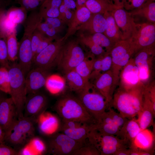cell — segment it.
Masks as SVG:
<instances>
[{
	"label": "cell",
	"mask_w": 155,
	"mask_h": 155,
	"mask_svg": "<svg viewBox=\"0 0 155 155\" xmlns=\"http://www.w3.org/2000/svg\"><path fill=\"white\" fill-rule=\"evenodd\" d=\"M144 87L126 90L119 86L114 93L110 107L114 108L128 119L135 117L143 106Z\"/></svg>",
	"instance_id": "6da1fadb"
},
{
	"label": "cell",
	"mask_w": 155,
	"mask_h": 155,
	"mask_svg": "<svg viewBox=\"0 0 155 155\" xmlns=\"http://www.w3.org/2000/svg\"><path fill=\"white\" fill-rule=\"evenodd\" d=\"M54 109L61 120L73 121L90 124L96 123L78 98L72 96L67 95L62 97L57 102Z\"/></svg>",
	"instance_id": "7a4b0ae2"
},
{
	"label": "cell",
	"mask_w": 155,
	"mask_h": 155,
	"mask_svg": "<svg viewBox=\"0 0 155 155\" xmlns=\"http://www.w3.org/2000/svg\"><path fill=\"white\" fill-rule=\"evenodd\" d=\"M10 78L9 94L16 107L17 117L23 116V110L27 96L26 75L18 63H14L7 68Z\"/></svg>",
	"instance_id": "3957f363"
},
{
	"label": "cell",
	"mask_w": 155,
	"mask_h": 155,
	"mask_svg": "<svg viewBox=\"0 0 155 155\" xmlns=\"http://www.w3.org/2000/svg\"><path fill=\"white\" fill-rule=\"evenodd\" d=\"M77 93V97L96 122L110 108L104 97L90 82L84 89Z\"/></svg>",
	"instance_id": "277c9868"
},
{
	"label": "cell",
	"mask_w": 155,
	"mask_h": 155,
	"mask_svg": "<svg viewBox=\"0 0 155 155\" xmlns=\"http://www.w3.org/2000/svg\"><path fill=\"white\" fill-rule=\"evenodd\" d=\"M87 140L98 150L100 155H114L119 150L131 145L127 141L114 135L101 133L93 128L88 134Z\"/></svg>",
	"instance_id": "5b68a950"
},
{
	"label": "cell",
	"mask_w": 155,
	"mask_h": 155,
	"mask_svg": "<svg viewBox=\"0 0 155 155\" xmlns=\"http://www.w3.org/2000/svg\"><path fill=\"white\" fill-rule=\"evenodd\" d=\"M136 52L135 46L131 39L118 41L115 44L110 51L112 59L110 69L118 85L121 69Z\"/></svg>",
	"instance_id": "8992f818"
},
{
	"label": "cell",
	"mask_w": 155,
	"mask_h": 155,
	"mask_svg": "<svg viewBox=\"0 0 155 155\" xmlns=\"http://www.w3.org/2000/svg\"><path fill=\"white\" fill-rule=\"evenodd\" d=\"M33 121L24 116L17 118L5 133V141L14 145L24 144L34 135Z\"/></svg>",
	"instance_id": "52a82bcc"
},
{
	"label": "cell",
	"mask_w": 155,
	"mask_h": 155,
	"mask_svg": "<svg viewBox=\"0 0 155 155\" xmlns=\"http://www.w3.org/2000/svg\"><path fill=\"white\" fill-rule=\"evenodd\" d=\"M85 57L78 42L74 40H70L64 44L57 66L65 73L74 69Z\"/></svg>",
	"instance_id": "ba28073f"
},
{
	"label": "cell",
	"mask_w": 155,
	"mask_h": 155,
	"mask_svg": "<svg viewBox=\"0 0 155 155\" xmlns=\"http://www.w3.org/2000/svg\"><path fill=\"white\" fill-rule=\"evenodd\" d=\"M134 55L133 58L139 70L140 80L146 85L152 81L155 55V45L142 49Z\"/></svg>",
	"instance_id": "9c48e42d"
},
{
	"label": "cell",
	"mask_w": 155,
	"mask_h": 155,
	"mask_svg": "<svg viewBox=\"0 0 155 155\" xmlns=\"http://www.w3.org/2000/svg\"><path fill=\"white\" fill-rule=\"evenodd\" d=\"M66 40L63 37L53 42L34 57L33 65L48 71L57 66Z\"/></svg>",
	"instance_id": "30bf717a"
},
{
	"label": "cell",
	"mask_w": 155,
	"mask_h": 155,
	"mask_svg": "<svg viewBox=\"0 0 155 155\" xmlns=\"http://www.w3.org/2000/svg\"><path fill=\"white\" fill-rule=\"evenodd\" d=\"M127 119L112 108H110L93 125V128L101 133L116 136Z\"/></svg>",
	"instance_id": "8fae6325"
},
{
	"label": "cell",
	"mask_w": 155,
	"mask_h": 155,
	"mask_svg": "<svg viewBox=\"0 0 155 155\" xmlns=\"http://www.w3.org/2000/svg\"><path fill=\"white\" fill-rule=\"evenodd\" d=\"M85 145L63 133L57 132L49 139L47 150L49 153L54 155H72L75 150Z\"/></svg>",
	"instance_id": "7c38bea8"
},
{
	"label": "cell",
	"mask_w": 155,
	"mask_h": 155,
	"mask_svg": "<svg viewBox=\"0 0 155 155\" xmlns=\"http://www.w3.org/2000/svg\"><path fill=\"white\" fill-rule=\"evenodd\" d=\"M145 86L140 80L138 69L132 57L120 71L119 86L131 90L142 88Z\"/></svg>",
	"instance_id": "4fadbf2b"
},
{
	"label": "cell",
	"mask_w": 155,
	"mask_h": 155,
	"mask_svg": "<svg viewBox=\"0 0 155 155\" xmlns=\"http://www.w3.org/2000/svg\"><path fill=\"white\" fill-rule=\"evenodd\" d=\"M94 124L73 121L61 120L59 131L71 138L85 144Z\"/></svg>",
	"instance_id": "5bb4252c"
},
{
	"label": "cell",
	"mask_w": 155,
	"mask_h": 155,
	"mask_svg": "<svg viewBox=\"0 0 155 155\" xmlns=\"http://www.w3.org/2000/svg\"><path fill=\"white\" fill-rule=\"evenodd\" d=\"M136 31L131 39L136 52L143 48L155 45V24L150 22L136 24Z\"/></svg>",
	"instance_id": "9a60e30c"
},
{
	"label": "cell",
	"mask_w": 155,
	"mask_h": 155,
	"mask_svg": "<svg viewBox=\"0 0 155 155\" xmlns=\"http://www.w3.org/2000/svg\"><path fill=\"white\" fill-rule=\"evenodd\" d=\"M47 99L39 92L28 94L24 104L23 116L33 121L44 111L47 104Z\"/></svg>",
	"instance_id": "2e32d148"
},
{
	"label": "cell",
	"mask_w": 155,
	"mask_h": 155,
	"mask_svg": "<svg viewBox=\"0 0 155 155\" xmlns=\"http://www.w3.org/2000/svg\"><path fill=\"white\" fill-rule=\"evenodd\" d=\"M112 13L121 32L122 40L131 39L136 31L133 16L123 8L117 9Z\"/></svg>",
	"instance_id": "e0dca14e"
},
{
	"label": "cell",
	"mask_w": 155,
	"mask_h": 155,
	"mask_svg": "<svg viewBox=\"0 0 155 155\" xmlns=\"http://www.w3.org/2000/svg\"><path fill=\"white\" fill-rule=\"evenodd\" d=\"M94 80V86L104 97L110 107L114 93L118 85L112 71L111 69L108 70L100 74Z\"/></svg>",
	"instance_id": "ac0fdd59"
},
{
	"label": "cell",
	"mask_w": 155,
	"mask_h": 155,
	"mask_svg": "<svg viewBox=\"0 0 155 155\" xmlns=\"http://www.w3.org/2000/svg\"><path fill=\"white\" fill-rule=\"evenodd\" d=\"M49 71L34 66L31 68L25 77L27 94L36 93L45 85L49 76Z\"/></svg>",
	"instance_id": "d6986e66"
},
{
	"label": "cell",
	"mask_w": 155,
	"mask_h": 155,
	"mask_svg": "<svg viewBox=\"0 0 155 155\" xmlns=\"http://www.w3.org/2000/svg\"><path fill=\"white\" fill-rule=\"evenodd\" d=\"M17 118L16 107L11 98L3 97L0 100V126L4 133Z\"/></svg>",
	"instance_id": "ffe728a7"
},
{
	"label": "cell",
	"mask_w": 155,
	"mask_h": 155,
	"mask_svg": "<svg viewBox=\"0 0 155 155\" xmlns=\"http://www.w3.org/2000/svg\"><path fill=\"white\" fill-rule=\"evenodd\" d=\"M39 128L43 133L52 135L59 131L61 122L56 115L50 113H42L37 119Z\"/></svg>",
	"instance_id": "44dd1931"
},
{
	"label": "cell",
	"mask_w": 155,
	"mask_h": 155,
	"mask_svg": "<svg viewBox=\"0 0 155 155\" xmlns=\"http://www.w3.org/2000/svg\"><path fill=\"white\" fill-rule=\"evenodd\" d=\"M92 14L85 4L76 6L73 16L69 24L66 33L64 36L65 40L73 35L80 25L86 22Z\"/></svg>",
	"instance_id": "7402d4cb"
},
{
	"label": "cell",
	"mask_w": 155,
	"mask_h": 155,
	"mask_svg": "<svg viewBox=\"0 0 155 155\" xmlns=\"http://www.w3.org/2000/svg\"><path fill=\"white\" fill-rule=\"evenodd\" d=\"M107 22L103 14L92 13L89 19L77 28V30L87 31L91 34L104 33L106 27Z\"/></svg>",
	"instance_id": "603a6c76"
},
{
	"label": "cell",
	"mask_w": 155,
	"mask_h": 155,
	"mask_svg": "<svg viewBox=\"0 0 155 155\" xmlns=\"http://www.w3.org/2000/svg\"><path fill=\"white\" fill-rule=\"evenodd\" d=\"M141 131L137 119L134 117L127 119L116 136L133 145L135 138Z\"/></svg>",
	"instance_id": "cb8c5ba5"
},
{
	"label": "cell",
	"mask_w": 155,
	"mask_h": 155,
	"mask_svg": "<svg viewBox=\"0 0 155 155\" xmlns=\"http://www.w3.org/2000/svg\"><path fill=\"white\" fill-rule=\"evenodd\" d=\"M91 13L103 14L107 11H112L119 8L111 0H88L85 3Z\"/></svg>",
	"instance_id": "d4e9b609"
},
{
	"label": "cell",
	"mask_w": 155,
	"mask_h": 155,
	"mask_svg": "<svg viewBox=\"0 0 155 155\" xmlns=\"http://www.w3.org/2000/svg\"><path fill=\"white\" fill-rule=\"evenodd\" d=\"M107 11L103 14L107 22L106 29L103 33L113 43L115 44L122 40L121 32L112 14Z\"/></svg>",
	"instance_id": "484cf974"
},
{
	"label": "cell",
	"mask_w": 155,
	"mask_h": 155,
	"mask_svg": "<svg viewBox=\"0 0 155 155\" xmlns=\"http://www.w3.org/2000/svg\"><path fill=\"white\" fill-rule=\"evenodd\" d=\"M154 135L147 129L141 130L135 138L133 145L146 151H154Z\"/></svg>",
	"instance_id": "4316f807"
},
{
	"label": "cell",
	"mask_w": 155,
	"mask_h": 155,
	"mask_svg": "<svg viewBox=\"0 0 155 155\" xmlns=\"http://www.w3.org/2000/svg\"><path fill=\"white\" fill-rule=\"evenodd\" d=\"M111 65L112 59L109 53L95 59L89 80L90 79L94 80L100 74L110 70Z\"/></svg>",
	"instance_id": "83f0119b"
},
{
	"label": "cell",
	"mask_w": 155,
	"mask_h": 155,
	"mask_svg": "<svg viewBox=\"0 0 155 155\" xmlns=\"http://www.w3.org/2000/svg\"><path fill=\"white\" fill-rule=\"evenodd\" d=\"M137 115V121L141 130L154 125V118L155 112L149 104L143 102L142 109Z\"/></svg>",
	"instance_id": "f1b7e54d"
},
{
	"label": "cell",
	"mask_w": 155,
	"mask_h": 155,
	"mask_svg": "<svg viewBox=\"0 0 155 155\" xmlns=\"http://www.w3.org/2000/svg\"><path fill=\"white\" fill-rule=\"evenodd\" d=\"M69 88L76 93L84 89L90 82L85 80L74 69L65 73Z\"/></svg>",
	"instance_id": "f546056e"
},
{
	"label": "cell",
	"mask_w": 155,
	"mask_h": 155,
	"mask_svg": "<svg viewBox=\"0 0 155 155\" xmlns=\"http://www.w3.org/2000/svg\"><path fill=\"white\" fill-rule=\"evenodd\" d=\"M132 16L139 15L145 18L149 22L155 23V2L149 1L140 7L129 12Z\"/></svg>",
	"instance_id": "4dcf8cb0"
},
{
	"label": "cell",
	"mask_w": 155,
	"mask_h": 155,
	"mask_svg": "<svg viewBox=\"0 0 155 155\" xmlns=\"http://www.w3.org/2000/svg\"><path fill=\"white\" fill-rule=\"evenodd\" d=\"M27 12L22 7H12L5 11V16L10 23L17 26L25 21L27 17Z\"/></svg>",
	"instance_id": "1f68e13d"
},
{
	"label": "cell",
	"mask_w": 155,
	"mask_h": 155,
	"mask_svg": "<svg viewBox=\"0 0 155 155\" xmlns=\"http://www.w3.org/2000/svg\"><path fill=\"white\" fill-rule=\"evenodd\" d=\"M95 59L94 55L92 53L85 56L84 60L74 69L87 81H89V77L93 69Z\"/></svg>",
	"instance_id": "d6a6232c"
},
{
	"label": "cell",
	"mask_w": 155,
	"mask_h": 155,
	"mask_svg": "<svg viewBox=\"0 0 155 155\" xmlns=\"http://www.w3.org/2000/svg\"><path fill=\"white\" fill-rule=\"evenodd\" d=\"M16 33V29L7 34L6 38L8 59L9 61L11 62H14L18 59L19 42Z\"/></svg>",
	"instance_id": "836d02e7"
},
{
	"label": "cell",
	"mask_w": 155,
	"mask_h": 155,
	"mask_svg": "<svg viewBox=\"0 0 155 155\" xmlns=\"http://www.w3.org/2000/svg\"><path fill=\"white\" fill-rule=\"evenodd\" d=\"M87 35L91 40L102 47L107 53L110 52L115 44L103 33H98Z\"/></svg>",
	"instance_id": "e575fe53"
},
{
	"label": "cell",
	"mask_w": 155,
	"mask_h": 155,
	"mask_svg": "<svg viewBox=\"0 0 155 155\" xmlns=\"http://www.w3.org/2000/svg\"><path fill=\"white\" fill-rule=\"evenodd\" d=\"M78 40L80 42L88 47L94 55L100 56L107 53L102 47L95 44L91 40L87 35L81 34L79 35Z\"/></svg>",
	"instance_id": "d590c367"
},
{
	"label": "cell",
	"mask_w": 155,
	"mask_h": 155,
	"mask_svg": "<svg viewBox=\"0 0 155 155\" xmlns=\"http://www.w3.org/2000/svg\"><path fill=\"white\" fill-rule=\"evenodd\" d=\"M45 86L50 92L55 93L63 89L64 84L60 78L57 76L52 75L48 77Z\"/></svg>",
	"instance_id": "8d00e7d4"
},
{
	"label": "cell",
	"mask_w": 155,
	"mask_h": 155,
	"mask_svg": "<svg viewBox=\"0 0 155 155\" xmlns=\"http://www.w3.org/2000/svg\"><path fill=\"white\" fill-rule=\"evenodd\" d=\"M10 78L8 69L0 66V90L5 93L9 94Z\"/></svg>",
	"instance_id": "74e56055"
},
{
	"label": "cell",
	"mask_w": 155,
	"mask_h": 155,
	"mask_svg": "<svg viewBox=\"0 0 155 155\" xmlns=\"http://www.w3.org/2000/svg\"><path fill=\"white\" fill-rule=\"evenodd\" d=\"M6 39L0 36V66L8 68L10 65Z\"/></svg>",
	"instance_id": "f35d334b"
},
{
	"label": "cell",
	"mask_w": 155,
	"mask_h": 155,
	"mask_svg": "<svg viewBox=\"0 0 155 155\" xmlns=\"http://www.w3.org/2000/svg\"><path fill=\"white\" fill-rule=\"evenodd\" d=\"M88 142L75 150L72 155H100V153L94 146L88 141Z\"/></svg>",
	"instance_id": "ab89813d"
},
{
	"label": "cell",
	"mask_w": 155,
	"mask_h": 155,
	"mask_svg": "<svg viewBox=\"0 0 155 155\" xmlns=\"http://www.w3.org/2000/svg\"><path fill=\"white\" fill-rule=\"evenodd\" d=\"M59 14L58 18L64 24H68L72 20L74 12L69 9L63 4L59 7Z\"/></svg>",
	"instance_id": "60d3db41"
},
{
	"label": "cell",
	"mask_w": 155,
	"mask_h": 155,
	"mask_svg": "<svg viewBox=\"0 0 155 155\" xmlns=\"http://www.w3.org/2000/svg\"><path fill=\"white\" fill-rule=\"evenodd\" d=\"M44 36L36 28L33 33L31 43L33 59L38 46Z\"/></svg>",
	"instance_id": "b9f144b4"
},
{
	"label": "cell",
	"mask_w": 155,
	"mask_h": 155,
	"mask_svg": "<svg viewBox=\"0 0 155 155\" xmlns=\"http://www.w3.org/2000/svg\"><path fill=\"white\" fill-rule=\"evenodd\" d=\"M30 144L36 154H42L46 150V147L42 140L38 137L33 138Z\"/></svg>",
	"instance_id": "7bdbcfd3"
},
{
	"label": "cell",
	"mask_w": 155,
	"mask_h": 155,
	"mask_svg": "<svg viewBox=\"0 0 155 155\" xmlns=\"http://www.w3.org/2000/svg\"><path fill=\"white\" fill-rule=\"evenodd\" d=\"M20 7L25 8L28 11L36 9L41 5L40 2L37 0H16Z\"/></svg>",
	"instance_id": "ee69618b"
},
{
	"label": "cell",
	"mask_w": 155,
	"mask_h": 155,
	"mask_svg": "<svg viewBox=\"0 0 155 155\" xmlns=\"http://www.w3.org/2000/svg\"><path fill=\"white\" fill-rule=\"evenodd\" d=\"M152 0H124L123 8L125 10H132L137 8L148 1Z\"/></svg>",
	"instance_id": "f6af8a7d"
},
{
	"label": "cell",
	"mask_w": 155,
	"mask_h": 155,
	"mask_svg": "<svg viewBox=\"0 0 155 155\" xmlns=\"http://www.w3.org/2000/svg\"><path fill=\"white\" fill-rule=\"evenodd\" d=\"M43 19L45 22L55 29L58 33L61 30L64 24L58 18H46Z\"/></svg>",
	"instance_id": "bcb514c9"
},
{
	"label": "cell",
	"mask_w": 155,
	"mask_h": 155,
	"mask_svg": "<svg viewBox=\"0 0 155 155\" xmlns=\"http://www.w3.org/2000/svg\"><path fill=\"white\" fill-rule=\"evenodd\" d=\"M53 40V39L45 36L38 46L34 58L37 55L40 53L52 42Z\"/></svg>",
	"instance_id": "7dc6e473"
},
{
	"label": "cell",
	"mask_w": 155,
	"mask_h": 155,
	"mask_svg": "<svg viewBox=\"0 0 155 155\" xmlns=\"http://www.w3.org/2000/svg\"><path fill=\"white\" fill-rule=\"evenodd\" d=\"M19 154L15 149L4 144H0V155H15Z\"/></svg>",
	"instance_id": "c3c4849f"
},
{
	"label": "cell",
	"mask_w": 155,
	"mask_h": 155,
	"mask_svg": "<svg viewBox=\"0 0 155 155\" xmlns=\"http://www.w3.org/2000/svg\"><path fill=\"white\" fill-rule=\"evenodd\" d=\"M36 154V152L30 144L24 147L19 153V154L23 155H34Z\"/></svg>",
	"instance_id": "681fc988"
},
{
	"label": "cell",
	"mask_w": 155,
	"mask_h": 155,
	"mask_svg": "<svg viewBox=\"0 0 155 155\" xmlns=\"http://www.w3.org/2000/svg\"><path fill=\"white\" fill-rule=\"evenodd\" d=\"M50 27V25L46 22H42L38 24L36 29L44 35L45 32Z\"/></svg>",
	"instance_id": "f907efd6"
},
{
	"label": "cell",
	"mask_w": 155,
	"mask_h": 155,
	"mask_svg": "<svg viewBox=\"0 0 155 155\" xmlns=\"http://www.w3.org/2000/svg\"><path fill=\"white\" fill-rule=\"evenodd\" d=\"M61 4L71 9L76 8V3L74 0H62Z\"/></svg>",
	"instance_id": "816d5d0a"
},
{
	"label": "cell",
	"mask_w": 155,
	"mask_h": 155,
	"mask_svg": "<svg viewBox=\"0 0 155 155\" xmlns=\"http://www.w3.org/2000/svg\"><path fill=\"white\" fill-rule=\"evenodd\" d=\"M114 155H130L129 147L121 149L115 153Z\"/></svg>",
	"instance_id": "f5cc1de1"
},
{
	"label": "cell",
	"mask_w": 155,
	"mask_h": 155,
	"mask_svg": "<svg viewBox=\"0 0 155 155\" xmlns=\"http://www.w3.org/2000/svg\"><path fill=\"white\" fill-rule=\"evenodd\" d=\"M124 0H111L114 4L118 8H123Z\"/></svg>",
	"instance_id": "db71d44e"
},
{
	"label": "cell",
	"mask_w": 155,
	"mask_h": 155,
	"mask_svg": "<svg viewBox=\"0 0 155 155\" xmlns=\"http://www.w3.org/2000/svg\"><path fill=\"white\" fill-rule=\"evenodd\" d=\"M11 0H0V8L4 7L9 5Z\"/></svg>",
	"instance_id": "11a10c76"
},
{
	"label": "cell",
	"mask_w": 155,
	"mask_h": 155,
	"mask_svg": "<svg viewBox=\"0 0 155 155\" xmlns=\"http://www.w3.org/2000/svg\"><path fill=\"white\" fill-rule=\"evenodd\" d=\"M5 133L2 129L0 126V143L4 144Z\"/></svg>",
	"instance_id": "9f6ffc18"
},
{
	"label": "cell",
	"mask_w": 155,
	"mask_h": 155,
	"mask_svg": "<svg viewBox=\"0 0 155 155\" xmlns=\"http://www.w3.org/2000/svg\"><path fill=\"white\" fill-rule=\"evenodd\" d=\"M88 0H77L75 2L76 6L82 5L84 4L85 2Z\"/></svg>",
	"instance_id": "6f0895ef"
},
{
	"label": "cell",
	"mask_w": 155,
	"mask_h": 155,
	"mask_svg": "<svg viewBox=\"0 0 155 155\" xmlns=\"http://www.w3.org/2000/svg\"><path fill=\"white\" fill-rule=\"evenodd\" d=\"M5 9L4 7L0 8V19L3 13L5 11Z\"/></svg>",
	"instance_id": "680465c9"
},
{
	"label": "cell",
	"mask_w": 155,
	"mask_h": 155,
	"mask_svg": "<svg viewBox=\"0 0 155 155\" xmlns=\"http://www.w3.org/2000/svg\"><path fill=\"white\" fill-rule=\"evenodd\" d=\"M39 1L41 4L45 0H37Z\"/></svg>",
	"instance_id": "91938a15"
},
{
	"label": "cell",
	"mask_w": 155,
	"mask_h": 155,
	"mask_svg": "<svg viewBox=\"0 0 155 155\" xmlns=\"http://www.w3.org/2000/svg\"><path fill=\"white\" fill-rule=\"evenodd\" d=\"M3 97V96L2 95H1V94H0V100Z\"/></svg>",
	"instance_id": "94428289"
},
{
	"label": "cell",
	"mask_w": 155,
	"mask_h": 155,
	"mask_svg": "<svg viewBox=\"0 0 155 155\" xmlns=\"http://www.w3.org/2000/svg\"><path fill=\"white\" fill-rule=\"evenodd\" d=\"M1 92V91L0 90V94H1V93H0V92Z\"/></svg>",
	"instance_id": "6125c7cd"
},
{
	"label": "cell",
	"mask_w": 155,
	"mask_h": 155,
	"mask_svg": "<svg viewBox=\"0 0 155 155\" xmlns=\"http://www.w3.org/2000/svg\"><path fill=\"white\" fill-rule=\"evenodd\" d=\"M152 0L154 1V0Z\"/></svg>",
	"instance_id": "be15d7a7"
},
{
	"label": "cell",
	"mask_w": 155,
	"mask_h": 155,
	"mask_svg": "<svg viewBox=\"0 0 155 155\" xmlns=\"http://www.w3.org/2000/svg\"></svg>",
	"instance_id": "e7e4bbea"
},
{
	"label": "cell",
	"mask_w": 155,
	"mask_h": 155,
	"mask_svg": "<svg viewBox=\"0 0 155 155\" xmlns=\"http://www.w3.org/2000/svg\"><path fill=\"white\" fill-rule=\"evenodd\" d=\"M0 144H1V143H0Z\"/></svg>",
	"instance_id": "03108f58"
}]
</instances>
